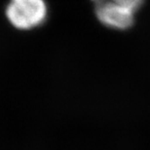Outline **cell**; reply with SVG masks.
I'll use <instances>...</instances> for the list:
<instances>
[{
	"label": "cell",
	"instance_id": "1",
	"mask_svg": "<svg viewBox=\"0 0 150 150\" xmlns=\"http://www.w3.org/2000/svg\"><path fill=\"white\" fill-rule=\"evenodd\" d=\"M6 15L15 28L26 30L45 22L47 6L44 0H11Z\"/></svg>",
	"mask_w": 150,
	"mask_h": 150
},
{
	"label": "cell",
	"instance_id": "2",
	"mask_svg": "<svg viewBox=\"0 0 150 150\" xmlns=\"http://www.w3.org/2000/svg\"><path fill=\"white\" fill-rule=\"evenodd\" d=\"M134 12L111 1L97 4L96 15L104 25L116 29H126L133 25Z\"/></svg>",
	"mask_w": 150,
	"mask_h": 150
},
{
	"label": "cell",
	"instance_id": "3",
	"mask_svg": "<svg viewBox=\"0 0 150 150\" xmlns=\"http://www.w3.org/2000/svg\"><path fill=\"white\" fill-rule=\"evenodd\" d=\"M105 1L114 2L116 4H119L121 6H124V7L131 9V10H133L134 12L142 6L143 0H105Z\"/></svg>",
	"mask_w": 150,
	"mask_h": 150
}]
</instances>
